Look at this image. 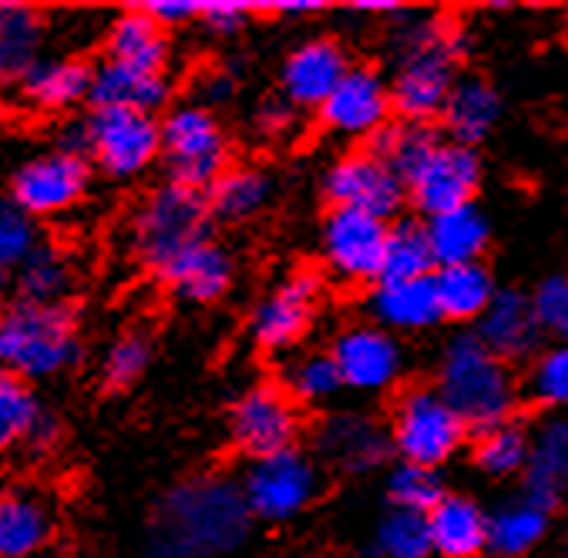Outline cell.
<instances>
[{"mask_svg": "<svg viewBox=\"0 0 568 558\" xmlns=\"http://www.w3.org/2000/svg\"><path fill=\"white\" fill-rule=\"evenodd\" d=\"M521 495L555 511L568 495V417H545L531 430V461Z\"/></svg>", "mask_w": 568, "mask_h": 558, "instance_id": "obj_28", "label": "cell"}, {"mask_svg": "<svg viewBox=\"0 0 568 558\" xmlns=\"http://www.w3.org/2000/svg\"><path fill=\"white\" fill-rule=\"evenodd\" d=\"M535 316L545 337L568 341V273H551L531 290Z\"/></svg>", "mask_w": 568, "mask_h": 558, "instance_id": "obj_46", "label": "cell"}, {"mask_svg": "<svg viewBox=\"0 0 568 558\" xmlns=\"http://www.w3.org/2000/svg\"><path fill=\"white\" fill-rule=\"evenodd\" d=\"M528 461H531V430L518 417L478 430L471 440V465L491 481L525 478Z\"/></svg>", "mask_w": 568, "mask_h": 558, "instance_id": "obj_35", "label": "cell"}, {"mask_svg": "<svg viewBox=\"0 0 568 558\" xmlns=\"http://www.w3.org/2000/svg\"><path fill=\"white\" fill-rule=\"evenodd\" d=\"M371 323L384 326L394 337H414L444 323L434 276L427 280H381L367 293Z\"/></svg>", "mask_w": 568, "mask_h": 558, "instance_id": "obj_23", "label": "cell"}, {"mask_svg": "<svg viewBox=\"0 0 568 558\" xmlns=\"http://www.w3.org/2000/svg\"><path fill=\"white\" fill-rule=\"evenodd\" d=\"M256 11H276L283 18H313L323 14L326 4L323 0H283V4H256Z\"/></svg>", "mask_w": 568, "mask_h": 558, "instance_id": "obj_52", "label": "cell"}, {"mask_svg": "<svg viewBox=\"0 0 568 558\" xmlns=\"http://www.w3.org/2000/svg\"><path fill=\"white\" fill-rule=\"evenodd\" d=\"M230 444L246 458H273L290 448H300V437L306 430L303 407L283 390V384H253L240 394L230 410Z\"/></svg>", "mask_w": 568, "mask_h": 558, "instance_id": "obj_11", "label": "cell"}, {"mask_svg": "<svg viewBox=\"0 0 568 558\" xmlns=\"http://www.w3.org/2000/svg\"><path fill=\"white\" fill-rule=\"evenodd\" d=\"M256 14V4H246V0H209L202 4V28L215 38H236L250 18Z\"/></svg>", "mask_w": 568, "mask_h": 558, "instance_id": "obj_48", "label": "cell"}, {"mask_svg": "<svg viewBox=\"0 0 568 558\" xmlns=\"http://www.w3.org/2000/svg\"><path fill=\"white\" fill-rule=\"evenodd\" d=\"M283 390L303 407V410H323L333 407L336 397L347 390L339 367L329 351H296L283 374H280Z\"/></svg>", "mask_w": 568, "mask_h": 558, "instance_id": "obj_37", "label": "cell"}, {"mask_svg": "<svg viewBox=\"0 0 568 558\" xmlns=\"http://www.w3.org/2000/svg\"><path fill=\"white\" fill-rule=\"evenodd\" d=\"M142 11L165 31L185 28L202 18V4H195V0H149V4H142Z\"/></svg>", "mask_w": 568, "mask_h": 558, "instance_id": "obj_50", "label": "cell"}, {"mask_svg": "<svg viewBox=\"0 0 568 558\" xmlns=\"http://www.w3.org/2000/svg\"><path fill=\"white\" fill-rule=\"evenodd\" d=\"M88 162L111 182H132L162 162V119L132 108H91Z\"/></svg>", "mask_w": 568, "mask_h": 558, "instance_id": "obj_9", "label": "cell"}, {"mask_svg": "<svg viewBox=\"0 0 568 558\" xmlns=\"http://www.w3.org/2000/svg\"><path fill=\"white\" fill-rule=\"evenodd\" d=\"M437 260L427 236V219L420 215H400L390 222L387 240V260H384V280H427L434 276Z\"/></svg>", "mask_w": 568, "mask_h": 558, "instance_id": "obj_40", "label": "cell"}, {"mask_svg": "<svg viewBox=\"0 0 568 558\" xmlns=\"http://www.w3.org/2000/svg\"><path fill=\"white\" fill-rule=\"evenodd\" d=\"M273 192H276V182L263 165H233L209 185L205 202H209L212 222L243 226V222H253L256 215L270 209Z\"/></svg>", "mask_w": 568, "mask_h": 558, "instance_id": "obj_31", "label": "cell"}, {"mask_svg": "<svg viewBox=\"0 0 568 558\" xmlns=\"http://www.w3.org/2000/svg\"><path fill=\"white\" fill-rule=\"evenodd\" d=\"M354 61L344 41L316 34L300 41L280 64V94L300 111H320L326 98L351 74Z\"/></svg>", "mask_w": 568, "mask_h": 558, "instance_id": "obj_19", "label": "cell"}, {"mask_svg": "<svg viewBox=\"0 0 568 558\" xmlns=\"http://www.w3.org/2000/svg\"><path fill=\"white\" fill-rule=\"evenodd\" d=\"M351 11H357V14H387V18L397 21L407 8L390 4V0H361V4H351Z\"/></svg>", "mask_w": 568, "mask_h": 558, "instance_id": "obj_53", "label": "cell"}, {"mask_svg": "<svg viewBox=\"0 0 568 558\" xmlns=\"http://www.w3.org/2000/svg\"><path fill=\"white\" fill-rule=\"evenodd\" d=\"M434 387L462 414L471 434L515 420L521 377L508 361L491 354L475 329H454L434 357Z\"/></svg>", "mask_w": 568, "mask_h": 558, "instance_id": "obj_3", "label": "cell"}, {"mask_svg": "<svg viewBox=\"0 0 568 558\" xmlns=\"http://www.w3.org/2000/svg\"><path fill=\"white\" fill-rule=\"evenodd\" d=\"M253 132L263 142H290L300 132V108H293L283 94L276 98H263L253 111Z\"/></svg>", "mask_w": 568, "mask_h": 558, "instance_id": "obj_47", "label": "cell"}, {"mask_svg": "<svg viewBox=\"0 0 568 558\" xmlns=\"http://www.w3.org/2000/svg\"><path fill=\"white\" fill-rule=\"evenodd\" d=\"M394 74V115L414 125H434L444 115V104L465 74L462 61L468 54V38L430 14L404 11L390 34Z\"/></svg>", "mask_w": 568, "mask_h": 558, "instance_id": "obj_2", "label": "cell"}, {"mask_svg": "<svg viewBox=\"0 0 568 558\" xmlns=\"http://www.w3.org/2000/svg\"><path fill=\"white\" fill-rule=\"evenodd\" d=\"M41 230L38 219L21 212L14 202L0 205V266L8 273H14L38 246H41Z\"/></svg>", "mask_w": 568, "mask_h": 558, "instance_id": "obj_45", "label": "cell"}, {"mask_svg": "<svg viewBox=\"0 0 568 558\" xmlns=\"http://www.w3.org/2000/svg\"><path fill=\"white\" fill-rule=\"evenodd\" d=\"M565 548H568V528H565Z\"/></svg>", "mask_w": 568, "mask_h": 558, "instance_id": "obj_54", "label": "cell"}, {"mask_svg": "<svg viewBox=\"0 0 568 558\" xmlns=\"http://www.w3.org/2000/svg\"><path fill=\"white\" fill-rule=\"evenodd\" d=\"M548 508L535 505L525 495L508 498L495 511H488V555L495 558H525L531 555L551 531Z\"/></svg>", "mask_w": 568, "mask_h": 558, "instance_id": "obj_33", "label": "cell"}, {"mask_svg": "<svg viewBox=\"0 0 568 558\" xmlns=\"http://www.w3.org/2000/svg\"><path fill=\"white\" fill-rule=\"evenodd\" d=\"M104 58L135 68L142 74H169L172 64V38L162 24H155L142 8H129L111 18L101 38Z\"/></svg>", "mask_w": 568, "mask_h": 558, "instance_id": "obj_26", "label": "cell"}, {"mask_svg": "<svg viewBox=\"0 0 568 558\" xmlns=\"http://www.w3.org/2000/svg\"><path fill=\"white\" fill-rule=\"evenodd\" d=\"M11 276H14L18 303H34V306H61L78 280L71 256L54 243H41Z\"/></svg>", "mask_w": 568, "mask_h": 558, "instance_id": "obj_36", "label": "cell"}, {"mask_svg": "<svg viewBox=\"0 0 568 558\" xmlns=\"http://www.w3.org/2000/svg\"><path fill=\"white\" fill-rule=\"evenodd\" d=\"M326 351L333 354L347 390L361 397H381L394 390L407 371V354L400 337H394V333H387L371 319L336 329V337L329 341Z\"/></svg>", "mask_w": 568, "mask_h": 558, "instance_id": "obj_15", "label": "cell"}, {"mask_svg": "<svg viewBox=\"0 0 568 558\" xmlns=\"http://www.w3.org/2000/svg\"><path fill=\"white\" fill-rule=\"evenodd\" d=\"M384 495H387V505H390V508L427 515L447 491H444L440 471H430V468H420V465L397 461V465L387 471V478H384Z\"/></svg>", "mask_w": 568, "mask_h": 558, "instance_id": "obj_44", "label": "cell"}, {"mask_svg": "<svg viewBox=\"0 0 568 558\" xmlns=\"http://www.w3.org/2000/svg\"><path fill=\"white\" fill-rule=\"evenodd\" d=\"M212 236V212L205 202V192L159 182L142 195V202L132 209L125 243L139 266L162 273L172 260H179L185 250Z\"/></svg>", "mask_w": 568, "mask_h": 558, "instance_id": "obj_4", "label": "cell"}, {"mask_svg": "<svg viewBox=\"0 0 568 558\" xmlns=\"http://www.w3.org/2000/svg\"><path fill=\"white\" fill-rule=\"evenodd\" d=\"M162 172L165 182L209 192V185L233 169L230 132L215 111L179 101L162 115Z\"/></svg>", "mask_w": 568, "mask_h": 558, "instance_id": "obj_7", "label": "cell"}, {"mask_svg": "<svg viewBox=\"0 0 568 558\" xmlns=\"http://www.w3.org/2000/svg\"><path fill=\"white\" fill-rule=\"evenodd\" d=\"M91 189V162L61 149L34 152L8 175V202L34 219H54L84 202Z\"/></svg>", "mask_w": 568, "mask_h": 558, "instance_id": "obj_12", "label": "cell"}, {"mask_svg": "<svg viewBox=\"0 0 568 558\" xmlns=\"http://www.w3.org/2000/svg\"><path fill=\"white\" fill-rule=\"evenodd\" d=\"M501 115H505L501 91L481 74H465L458 84H454V91H450V98L444 104L440 132L450 142L478 149L481 142L491 139Z\"/></svg>", "mask_w": 568, "mask_h": 558, "instance_id": "obj_27", "label": "cell"}, {"mask_svg": "<svg viewBox=\"0 0 568 558\" xmlns=\"http://www.w3.org/2000/svg\"><path fill=\"white\" fill-rule=\"evenodd\" d=\"M246 505L256 521L263 525H286L313 508L323 491V465L313 452L290 448L273 458L246 461L240 475Z\"/></svg>", "mask_w": 568, "mask_h": 558, "instance_id": "obj_8", "label": "cell"}, {"mask_svg": "<svg viewBox=\"0 0 568 558\" xmlns=\"http://www.w3.org/2000/svg\"><path fill=\"white\" fill-rule=\"evenodd\" d=\"M390 222L361 209H326L320 222L323 270L344 286H377L384 280Z\"/></svg>", "mask_w": 568, "mask_h": 558, "instance_id": "obj_10", "label": "cell"}, {"mask_svg": "<svg viewBox=\"0 0 568 558\" xmlns=\"http://www.w3.org/2000/svg\"><path fill=\"white\" fill-rule=\"evenodd\" d=\"M58 518L44 491L18 485L0 498V558H38L54 538Z\"/></svg>", "mask_w": 568, "mask_h": 558, "instance_id": "obj_24", "label": "cell"}, {"mask_svg": "<svg viewBox=\"0 0 568 558\" xmlns=\"http://www.w3.org/2000/svg\"><path fill=\"white\" fill-rule=\"evenodd\" d=\"M44 54V18L31 4L0 8V74L21 81Z\"/></svg>", "mask_w": 568, "mask_h": 558, "instance_id": "obj_38", "label": "cell"}, {"mask_svg": "<svg viewBox=\"0 0 568 558\" xmlns=\"http://www.w3.org/2000/svg\"><path fill=\"white\" fill-rule=\"evenodd\" d=\"M434 290L440 300L444 323H478L501 286H495V276L485 263H462V266H437L434 270Z\"/></svg>", "mask_w": 568, "mask_h": 558, "instance_id": "obj_34", "label": "cell"}, {"mask_svg": "<svg viewBox=\"0 0 568 558\" xmlns=\"http://www.w3.org/2000/svg\"><path fill=\"white\" fill-rule=\"evenodd\" d=\"M427 236H430L437 266L481 263V256L491 246V222L481 212V205L471 202V205L427 219Z\"/></svg>", "mask_w": 568, "mask_h": 558, "instance_id": "obj_32", "label": "cell"}, {"mask_svg": "<svg viewBox=\"0 0 568 558\" xmlns=\"http://www.w3.org/2000/svg\"><path fill=\"white\" fill-rule=\"evenodd\" d=\"M149 364H152L149 329H125L104 347L101 364H98V377L108 390H125L135 381H142Z\"/></svg>", "mask_w": 568, "mask_h": 558, "instance_id": "obj_43", "label": "cell"}, {"mask_svg": "<svg viewBox=\"0 0 568 558\" xmlns=\"http://www.w3.org/2000/svg\"><path fill=\"white\" fill-rule=\"evenodd\" d=\"M94 64L84 58H41L14 88L18 101L34 115H61L71 119V111L91 98Z\"/></svg>", "mask_w": 568, "mask_h": 558, "instance_id": "obj_21", "label": "cell"}, {"mask_svg": "<svg viewBox=\"0 0 568 558\" xmlns=\"http://www.w3.org/2000/svg\"><path fill=\"white\" fill-rule=\"evenodd\" d=\"M390 440L397 461L420 465L430 471H440L450 465L465 448L471 427L462 420L434 384H410L404 387L387 414Z\"/></svg>", "mask_w": 568, "mask_h": 558, "instance_id": "obj_6", "label": "cell"}, {"mask_svg": "<svg viewBox=\"0 0 568 558\" xmlns=\"http://www.w3.org/2000/svg\"><path fill=\"white\" fill-rule=\"evenodd\" d=\"M236 98V68H225V64H212L205 71L195 74L192 81V101L202 108H219L225 101Z\"/></svg>", "mask_w": 568, "mask_h": 558, "instance_id": "obj_49", "label": "cell"}, {"mask_svg": "<svg viewBox=\"0 0 568 558\" xmlns=\"http://www.w3.org/2000/svg\"><path fill=\"white\" fill-rule=\"evenodd\" d=\"M320 296H323V283L310 270H300V273H290L286 280H280L273 290H266L256 300V306L250 313L253 344L273 357L293 354L316 323Z\"/></svg>", "mask_w": 568, "mask_h": 558, "instance_id": "obj_13", "label": "cell"}, {"mask_svg": "<svg viewBox=\"0 0 568 558\" xmlns=\"http://www.w3.org/2000/svg\"><path fill=\"white\" fill-rule=\"evenodd\" d=\"M440 142H444V132L437 125H414V122L394 119L384 132L371 139L367 149L407 185L424 169V162L440 149Z\"/></svg>", "mask_w": 568, "mask_h": 558, "instance_id": "obj_39", "label": "cell"}, {"mask_svg": "<svg viewBox=\"0 0 568 558\" xmlns=\"http://www.w3.org/2000/svg\"><path fill=\"white\" fill-rule=\"evenodd\" d=\"M313 458L339 475H371L394 455L390 427L367 410H326L310 434Z\"/></svg>", "mask_w": 568, "mask_h": 558, "instance_id": "obj_17", "label": "cell"}, {"mask_svg": "<svg viewBox=\"0 0 568 558\" xmlns=\"http://www.w3.org/2000/svg\"><path fill=\"white\" fill-rule=\"evenodd\" d=\"M390 81L374 64H354L339 88L316 111V122L326 135L339 142H367L394 122Z\"/></svg>", "mask_w": 568, "mask_h": 558, "instance_id": "obj_16", "label": "cell"}, {"mask_svg": "<svg viewBox=\"0 0 568 558\" xmlns=\"http://www.w3.org/2000/svg\"><path fill=\"white\" fill-rule=\"evenodd\" d=\"M58 437H61V427L54 414L44 410L34 384L4 371V377H0V444H4V448H28L31 455H41L54 448Z\"/></svg>", "mask_w": 568, "mask_h": 558, "instance_id": "obj_25", "label": "cell"}, {"mask_svg": "<svg viewBox=\"0 0 568 558\" xmlns=\"http://www.w3.org/2000/svg\"><path fill=\"white\" fill-rule=\"evenodd\" d=\"M320 192L329 209H361L384 222H397L410 205L407 185L371 149L336 155L320 175Z\"/></svg>", "mask_w": 568, "mask_h": 558, "instance_id": "obj_14", "label": "cell"}, {"mask_svg": "<svg viewBox=\"0 0 568 558\" xmlns=\"http://www.w3.org/2000/svg\"><path fill=\"white\" fill-rule=\"evenodd\" d=\"M371 555L374 558H430L434 541H430L427 515L387 508L374 525Z\"/></svg>", "mask_w": 568, "mask_h": 558, "instance_id": "obj_41", "label": "cell"}, {"mask_svg": "<svg viewBox=\"0 0 568 558\" xmlns=\"http://www.w3.org/2000/svg\"><path fill=\"white\" fill-rule=\"evenodd\" d=\"M0 361L21 381H51L78 367L81 329L74 313L61 306L14 303L0 319Z\"/></svg>", "mask_w": 568, "mask_h": 558, "instance_id": "obj_5", "label": "cell"}, {"mask_svg": "<svg viewBox=\"0 0 568 558\" xmlns=\"http://www.w3.org/2000/svg\"><path fill=\"white\" fill-rule=\"evenodd\" d=\"M475 333L481 344L498 354L501 361L515 364H531L538 351L545 347V329L535 316L531 293H521L515 286H501L485 316L475 323Z\"/></svg>", "mask_w": 568, "mask_h": 558, "instance_id": "obj_20", "label": "cell"}, {"mask_svg": "<svg viewBox=\"0 0 568 558\" xmlns=\"http://www.w3.org/2000/svg\"><path fill=\"white\" fill-rule=\"evenodd\" d=\"M521 397L541 410H568V341H551L525 364Z\"/></svg>", "mask_w": 568, "mask_h": 558, "instance_id": "obj_42", "label": "cell"}, {"mask_svg": "<svg viewBox=\"0 0 568 558\" xmlns=\"http://www.w3.org/2000/svg\"><path fill=\"white\" fill-rule=\"evenodd\" d=\"M91 108H132L145 115H165L172 108V81L169 74H142L135 68L101 58L91 78Z\"/></svg>", "mask_w": 568, "mask_h": 558, "instance_id": "obj_30", "label": "cell"}, {"mask_svg": "<svg viewBox=\"0 0 568 558\" xmlns=\"http://www.w3.org/2000/svg\"><path fill=\"white\" fill-rule=\"evenodd\" d=\"M481 175L485 169L478 149L444 139L424 169L407 182V199L420 219H434L450 209L471 205L481 189Z\"/></svg>", "mask_w": 568, "mask_h": 558, "instance_id": "obj_18", "label": "cell"}, {"mask_svg": "<svg viewBox=\"0 0 568 558\" xmlns=\"http://www.w3.org/2000/svg\"><path fill=\"white\" fill-rule=\"evenodd\" d=\"M54 149L68 152V155H81L88 159L91 152V129H88V115H71L58 125L54 132Z\"/></svg>", "mask_w": 568, "mask_h": 558, "instance_id": "obj_51", "label": "cell"}, {"mask_svg": "<svg viewBox=\"0 0 568 558\" xmlns=\"http://www.w3.org/2000/svg\"><path fill=\"white\" fill-rule=\"evenodd\" d=\"M430 541L440 558L488 555V511L465 491H447L430 511Z\"/></svg>", "mask_w": 568, "mask_h": 558, "instance_id": "obj_29", "label": "cell"}, {"mask_svg": "<svg viewBox=\"0 0 568 558\" xmlns=\"http://www.w3.org/2000/svg\"><path fill=\"white\" fill-rule=\"evenodd\" d=\"M240 478L199 471L159 495L145 518L149 558H233L253 538Z\"/></svg>", "mask_w": 568, "mask_h": 558, "instance_id": "obj_1", "label": "cell"}, {"mask_svg": "<svg viewBox=\"0 0 568 558\" xmlns=\"http://www.w3.org/2000/svg\"><path fill=\"white\" fill-rule=\"evenodd\" d=\"M159 280L165 283V290L175 300L192 303V306H209L233 290L236 256L209 236V240L195 243L192 250H185L179 260H172L159 273Z\"/></svg>", "mask_w": 568, "mask_h": 558, "instance_id": "obj_22", "label": "cell"}]
</instances>
